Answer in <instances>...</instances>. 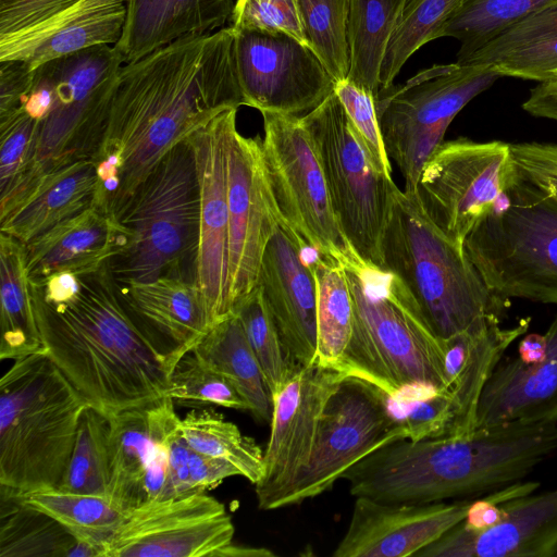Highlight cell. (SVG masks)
Returning a JSON list of instances; mask_svg holds the SVG:
<instances>
[{
  "instance_id": "obj_1",
  "label": "cell",
  "mask_w": 557,
  "mask_h": 557,
  "mask_svg": "<svg viewBox=\"0 0 557 557\" xmlns=\"http://www.w3.org/2000/svg\"><path fill=\"white\" fill-rule=\"evenodd\" d=\"M240 106L233 26L178 39L124 63L100 146L124 158L112 216L170 149L216 114Z\"/></svg>"
},
{
  "instance_id": "obj_2",
  "label": "cell",
  "mask_w": 557,
  "mask_h": 557,
  "mask_svg": "<svg viewBox=\"0 0 557 557\" xmlns=\"http://www.w3.org/2000/svg\"><path fill=\"white\" fill-rule=\"evenodd\" d=\"M79 276V293L64 301L33 290L45 351L86 403L109 417L169 396L171 371L123 304L108 264Z\"/></svg>"
},
{
  "instance_id": "obj_3",
  "label": "cell",
  "mask_w": 557,
  "mask_h": 557,
  "mask_svg": "<svg viewBox=\"0 0 557 557\" xmlns=\"http://www.w3.org/2000/svg\"><path fill=\"white\" fill-rule=\"evenodd\" d=\"M557 451V423H506L462 436L391 442L342 479L354 497L388 503L475 498L521 481Z\"/></svg>"
},
{
  "instance_id": "obj_4",
  "label": "cell",
  "mask_w": 557,
  "mask_h": 557,
  "mask_svg": "<svg viewBox=\"0 0 557 557\" xmlns=\"http://www.w3.org/2000/svg\"><path fill=\"white\" fill-rule=\"evenodd\" d=\"M88 406L46 351L14 360L0 380V487L59 488Z\"/></svg>"
},
{
  "instance_id": "obj_5",
  "label": "cell",
  "mask_w": 557,
  "mask_h": 557,
  "mask_svg": "<svg viewBox=\"0 0 557 557\" xmlns=\"http://www.w3.org/2000/svg\"><path fill=\"white\" fill-rule=\"evenodd\" d=\"M354 306L345 373L399 397L411 387L445 389L444 341L393 272L357 260L344 265Z\"/></svg>"
},
{
  "instance_id": "obj_6",
  "label": "cell",
  "mask_w": 557,
  "mask_h": 557,
  "mask_svg": "<svg viewBox=\"0 0 557 557\" xmlns=\"http://www.w3.org/2000/svg\"><path fill=\"white\" fill-rule=\"evenodd\" d=\"M383 269L396 274L443 341L483 319L502 321L510 301L495 294L431 220L417 191L396 189L382 240Z\"/></svg>"
},
{
  "instance_id": "obj_7",
  "label": "cell",
  "mask_w": 557,
  "mask_h": 557,
  "mask_svg": "<svg viewBox=\"0 0 557 557\" xmlns=\"http://www.w3.org/2000/svg\"><path fill=\"white\" fill-rule=\"evenodd\" d=\"M199 207L195 152L186 138L160 159L113 215L117 251L108 269L114 282L184 276L182 267L196 260Z\"/></svg>"
},
{
  "instance_id": "obj_8",
  "label": "cell",
  "mask_w": 557,
  "mask_h": 557,
  "mask_svg": "<svg viewBox=\"0 0 557 557\" xmlns=\"http://www.w3.org/2000/svg\"><path fill=\"white\" fill-rule=\"evenodd\" d=\"M463 247L498 296L557 305V201L521 171Z\"/></svg>"
},
{
  "instance_id": "obj_9",
  "label": "cell",
  "mask_w": 557,
  "mask_h": 557,
  "mask_svg": "<svg viewBox=\"0 0 557 557\" xmlns=\"http://www.w3.org/2000/svg\"><path fill=\"white\" fill-rule=\"evenodd\" d=\"M122 65L113 45H98L36 67L50 87L51 106L39 123L30 166L16 186L0 198V207L13 201L45 172L96 156L104 138Z\"/></svg>"
},
{
  "instance_id": "obj_10",
  "label": "cell",
  "mask_w": 557,
  "mask_h": 557,
  "mask_svg": "<svg viewBox=\"0 0 557 557\" xmlns=\"http://www.w3.org/2000/svg\"><path fill=\"white\" fill-rule=\"evenodd\" d=\"M499 77L490 64H434L379 90L375 107L384 146L406 191H417L424 164L455 116Z\"/></svg>"
},
{
  "instance_id": "obj_11",
  "label": "cell",
  "mask_w": 557,
  "mask_h": 557,
  "mask_svg": "<svg viewBox=\"0 0 557 557\" xmlns=\"http://www.w3.org/2000/svg\"><path fill=\"white\" fill-rule=\"evenodd\" d=\"M301 120L346 239L364 263L383 269L382 240L398 187L376 169L334 91Z\"/></svg>"
},
{
  "instance_id": "obj_12",
  "label": "cell",
  "mask_w": 557,
  "mask_h": 557,
  "mask_svg": "<svg viewBox=\"0 0 557 557\" xmlns=\"http://www.w3.org/2000/svg\"><path fill=\"white\" fill-rule=\"evenodd\" d=\"M261 114L262 158L282 222L309 248L343 267L361 260L341 228L319 156L301 116Z\"/></svg>"
},
{
  "instance_id": "obj_13",
  "label": "cell",
  "mask_w": 557,
  "mask_h": 557,
  "mask_svg": "<svg viewBox=\"0 0 557 557\" xmlns=\"http://www.w3.org/2000/svg\"><path fill=\"white\" fill-rule=\"evenodd\" d=\"M389 399L364 380L345 377L324 406L308 465L281 495L274 509L323 494L373 450L405 440L400 420L389 410Z\"/></svg>"
},
{
  "instance_id": "obj_14",
  "label": "cell",
  "mask_w": 557,
  "mask_h": 557,
  "mask_svg": "<svg viewBox=\"0 0 557 557\" xmlns=\"http://www.w3.org/2000/svg\"><path fill=\"white\" fill-rule=\"evenodd\" d=\"M509 143L444 140L424 164L417 194L435 225L463 247L519 175Z\"/></svg>"
},
{
  "instance_id": "obj_15",
  "label": "cell",
  "mask_w": 557,
  "mask_h": 557,
  "mask_svg": "<svg viewBox=\"0 0 557 557\" xmlns=\"http://www.w3.org/2000/svg\"><path fill=\"white\" fill-rule=\"evenodd\" d=\"M235 58L244 106L261 113L299 116L334 91L315 52L288 35L235 29Z\"/></svg>"
},
{
  "instance_id": "obj_16",
  "label": "cell",
  "mask_w": 557,
  "mask_h": 557,
  "mask_svg": "<svg viewBox=\"0 0 557 557\" xmlns=\"http://www.w3.org/2000/svg\"><path fill=\"white\" fill-rule=\"evenodd\" d=\"M234 533L225 506L206 493L154 499L124 513L102 557H220Z\"/></svg>"
},
{
  "instance_id": "obj_17",
  "label": "cell",
  "mask_w": 557,
  "mask_h": 557,
  "mask_svg": "<svg viewBox=\"0 0 557 557\" xmlns=\"http://www.w3.org/2000/svg\"><path fill=\"white\" fill-rule=\"evenodd\" d=\"M228 290L232 312L258 282L265 247L282 222L268 182L260 137L227 134Z\"/></svg>"
},
{
  "instance_id": "obj_18",
  "label": "cell",
  "mask_w": 557,
  "mask_h": 557,
  "mask_svg": "<svg viewBox=\"0 0 557 557\" xmlns=\"http://www.w3.org/2000/svg\"><path fill=\"white\" fill-rule=\"evenodd\" d=\"M237 108L216 114L188 138L193 145L199 183V237L195 260L197 282L212 322L230 313L227 134Z\"/></svg>"
},
{
  "instance_id": "obj_19",
  "label": "cell",
  "mask_w": 557,
  "mask_h": 557,
  "mask_svg": "<svg viewBox=\"0 0 557 557\" xmlns=\"http://www.w3.org/2000/svg\"><path fill=\"white\" fill-rule=\"evenodd\" d=\"M345 374L317 363L297 366L272 397L271 432L264 469L255 484L258 507L273 510L275 503L311 457L318 424L329 397Z\"/></svg>"
},
{
  "instance_id": "obj_20",
  "label": "cell",
  "mask_w": 557,
  "mask_h": 557,
  "mask_svg": "<svg viewBox=\"0 0 557 557\" xmlns=\"http://www.w3.org/2000/svg\"><path fill=\"white\" fill-rule=\"evenodd\" d=\"M315 252L281 222L265 247L257 282L289 359L300 367L317 362Z\"/></svg>"
},
{
  "instance_id": "obj_21",
  "label": "cell",
  "mask_w": 557,
  "mask_h": 557,
  "mask_svg": "<svg viewBox=\"0 0 557 557\" xmlns=\"http://www.w3.org/2000/svg\"><path fill=\"white\" fill-rule=\"evenodd\" d=\"M180 420L170 396L110 417L107 497L122 511L160 498L166 476V442Z\"/></svg>"
},
{
  "instance_id": "obj_22",
  "label": "cell",
  "mask_w": 557,
  "mask_h": 557,
  "mask_svg": "<svg viewBox=\"0 0 557 557\" xmlns=\"http://www.w3.org/2000/svg\"><path fill=\"white\" fill-rule=\"evenodd\" d=\"M473 498L454 503H388L355 497L334 557L416 556L467 516Z\"/></svg>"
},
{
  "instance_id": "obj_23",
  "label": "cell",
  "mask_w": 557,
  "mask_h": 557,
  "mask_svg": "<svg viewBox=\"0 0 557 557\" xmlns=\"http://www.w3.org/2000/svg\"><path fill=\"white\" fill-rule=\"evenodd\" d=\"M495 525L472 531L456 524L421 549L419 557H554L557 548V487L503 503Z\"/></svg>"
},
{
  "instance_id": "obj_24",
  "label": "cell",
  "mask_w": 557,
  "mask_h": 557,
  "mask_svg": "<svg viewBox=\"0 0 557 557\" xmlns=\"http://www.w3.org/2000/svg\"><path fill=\"white\" fill-rule=\"evenodd\" d=\"M115 285L132 318L171 372L212 326L194 278L163 275Z\"/></svg>"
},
{
  "instance_id": "obj_25",
  "label": "cell",
  "mask_w": 557,
  "mask_h": 557,
  "mask_svg": "<svg viewBox=\"0 0 557 557\" xmlns=\"http://www.w3.org/2000/svg\"><path fill=\"white\" fill-rule=\"evenodd\" d=\"M126 15V0H79L57 15L0 38V60L40 64L98 45H115Z\"/></svg>"
},
{
  "instance_id": "obj_26",
  "label": "cell",
  "mask_w": 557,
  "mask_h": 557,
  "mask_svg": "<svg viewBox=\"0 0 557 557\" xmlns=\"http://www.w3.org/2000/svg\"><path fill=\"white\" fill-rule=\"evenodd\" d=\"M544 335L546 354L539 362L527 364L516 357L496 367L481 395L475 429L557 423V314Z\"/></svg>"
},
{
  "instance_id": "obj_27",
  "label": "cell",
  "mask_w": 557,
  "mask_h": 557,
  "mask_svg": "<svg viewBox=\"0 0 557 557\" xmlns=\"http://www.w3.org/2000/svg\"><path fill=\"white\" fill-rule=\"evenodd\" d=\"M499 320L483 319L444 341L445 391L453 399L454 421L447 436H462L475 429L481 395L507 348L529 330L531 319L502 327Z\"/></svg>"
},
{
  "instance_id": "obj_28",
  "label": "cell",
  "mask_w": 557,
  "mask_h": 557,
  "mask_svg": "<svg viewBox=\"0 0 557 557\" xmlns=\"http://www.w3.org/2000/svg\"><path fill=\"white\" fill-rule=\"evenodd\" d=\"M96 186L94 159L47 171L12 202L0 208V231L26 244L91 207Z\"/></svg>"
},
{
  "instance_id": "obj_29",
  "label": "cell",
  "mask_w": 557,
  "mask_h": 557,
  "mask_svg": "<svg viewBox=\"0 0 557 557\" xmlns=\"http://www.w3.org/2000/svg\"><path fill=\"white\" fill-rule=\"evenodd\" d=\"M235 0H126V15L114 49L123 64L178 39L222 28Z\"/></svg>"
},
{
  "instance_id": "obj_30",
  "label": "cell",
  "mask_w": 557,
  "mask_h": 557,
  "mask_svg": "<svg viewBox=\"0 0 557 557\" xmlns=\"http://www.w3.org/2000/svg\"><path fill=\"white\" fill-rule=\"evenodd\" d=\"M117 235L114 218L94 207L64 220L24 244L30 282L60 271L85 275L102 269L117 251Z\"/></svg>"
},
{
  "instance_id": "obj_31",
  "label": "cell",
  "mask_w": 557,
  "mask_h": 557,
  "mask_svg": "<svg viewBox=\"0 0 557 557\" xmlns=\"http://www.w3.org/2000/svg\"><path fill=\"white\" fill-rule=\"evenodd\" d=\"M0 358L18 359L45 351L36 320L24 244L0 235Z\"/></svg>"
},
{
  "instance_id": "obj_32",
  "label": "cell",
  "mask_w": 557,
  "mask_h": 557,
  "mask_svg": "<svg viewBox=\"0 0 557 557\" xmlns=\"http://www.w3.org/2000/svg\"><path fill=\"white\" fill-rule=\"evenodd\" d=\"M203 364L230 379L259 421H271L272 397L260 363L235 312L213 324L193 348Z\"/></svg>"
},
{
  "instance_id": "obj_33",
  "label": "cell",
  "mask_w": 557,
  "mask_h": 557,
  "mask_svg": "<svg viewBox=\"0 0 557 557\" xmlns=\"http://www.w3.org/2000/svg\"><path fill=\"white\" fill-rule=\"evenodd\" d=\"M317 364L346 375L345 364L354 329V306L344 267L315 252ZM347 376V375H346Z\"/></svg>"
},
{
  "instance_id": "obj_34",
  "label": "cell",
  "mask_w": 557,
  "mask_h": 557,
  "mask_svg": "<svg viewBox=\"0 0 557 557\" xmlns=\"http://www.w3.org/2000/svg\"><path fill=\"white\" fill-rule=\"evenodd\" d=\"M406 0H349L347 79L376 97L380 69Z\"/></svg>"
},
{
  "instance_id": "obj_35",
  "label": "cell",
  "mask_w": 557,
  "mask_h": 557,
  "mask_svg": "<svg viewBox=\"0 0 557 557\" xmlns=\"http://www.w3.org/2000/svg\"><path fill=\"white\" fill-rule=\"evenodd\" d=\"M12 496L50 516L76 539L95 546L100 557L107 541L125 513L107 496L72 493L59 488Z\"/></svg>"
},
{
  "instance_id": "obj_36",
  "label": "cell",
  "mask_w": 557,
  "mask_h": 557,
  "mask_svg": "<svg viewBox=\"0 0 557 557\" xmlns=\"http://www.w3.org/2000/svg\"><path fill=\"white\" fill-rule=\"evenodd\" d=\"M555 3L557 0H462L437 38L459 40L457 62L462 63L506 29Z\"/></svg>"
},
{
  "instance_id": "obj_37",
  "label": "cell",
  "mask_w": 557,
  "mask_h": 557,
  "mask_svg": "<svg viewBox=\"0 0 557 557\" xmlns=\"http://www.w3.org/2000/svg\"><path fill=\"white\" fill-rule=\"evenodd\" d=\"M178 429L196 451L230 462L252 484L262 478L264 453L260 446L215 410L194 409L181 418Z\"/></svg>"
},
{
  "instance_id": "obj_38",
  "label": "cell",
  "mask_w": 557,
  "mask_h": 557,
  "mask_svg": "<svg viewBox=\"0 0 557 557\" xmlns=\"http://www.w3.org/2000/svg\"><path fill=\"white\" fill-rule=\"evenodd\" d=\"M0 557H71L77 539L50 516L1 493Z\"/></svg>"
},
{
  "instance_id": "obj_39",
  "label": "cell",
  "mask_w": 557,
  "mask_h": 557,
  "mask_svg": "<svg viewBox=\"0 0 557 557\" xmlns=\"http://www.w3.org/2000/svg\"><path fill=\"white\" fill-rule=\"evenodd\" d=\"M109 433L110 417L88 405L81 416L73 453L59 490L107 496Z\"/></svg>"
},
{
  "instance_id": "obj_40",
  "label": "cell",
  "mask_w": 557,
  "mask_h": 557,
  "mask_svg": "<svg viewBox=\"0 0 557 557\" xmlns=\"http://www.w3.org/2000/svg\"><path fill=\"white\" fill-rule=\"evenodd\" d=\"M461 2L406 0L380 69V89L394 83L404 64L418 49L437 38L440 29Z\"/></svg>"
},
{
  "instance_id": "obj_41",
  "label": "cell",
  "mask_w": 557,
  "mask_h": 557,
  "mask_svg": "<svg viewBox=\"0 0 557 557\" xmlns=\"http://www.w3.org/2000/svg\"><path fill=\"white\" fill-rule=\"evenodd\" d=\"M263 372L271 397L276 395L297 367L289 359L275 323L257 285L233 309Z\"/></svg>"
},
{
  "instance_id": "obj_42",
  "label": "cell",
  "mask_w": 557,
  "mask_h": 557,
  "mask_svg": "<svg viewBox=\"0 0 557 557\" xmlns=\"http://www.w3.org/2000/svg\"><path fill=\"white\" fill-rule=\"evenodd\" d=\"M298 5L309 47L335 82L346 78L349 0H298Z\"/></svg>"
},
{
  "instance_id": "obj_43",
  "label": "cell",
  "mask_w": 557,
  "mask_h": 557,
  "mask_svg": "<svg viewBox=\"0 0 557 557\" xmlns=\"http://www.w3.org/2000/svg\"><path fill=\"white\" fill-rule=\"evenodd\" d=\"M169 396L180 405H219L247 410L249 406L235 384L199 361L191 352L182 358L170 374Z\"/></svg>"
},
{
  "instance_id": "obj_44",
  "label": "cell",
  "mask_w": 557,
  "mask_h": 557,
  "mask_svg": "<svg viewBox=\"0 0 557 557\" xmlns=\"http://www.w3.org/2000/svg\"><path fill=\"white\" fill-rule=\"evenodd\" d=\"M38 126L24 110L0 120V198L16 186L30 166Z\"/></svg>"
},
{
  "instance_id": "obj_45",
  "label": "cell",
  "mask_w": 557,
  "mask_h": 557,
  "mask_svg": "<svg viewBox=\"0 0 557 557\" xmlns=\"http://www.w3.org/2000/svg\"><path fill=\"white\" fill-rule=\"evenodd\" d=\"M334 92L376 169L391 176V161L384 146L373 94L347 78L335 82Z\"/></svg>"
},
{
  "instance_id": "obj_46",
  "label": "cell",
  "mask_w": 557,
  "mask_h": 557,
  "mask_svg": "<svg viewBox=\"0 0 557 557\" xmlns=\"http://www.w3.org/2000/svg\"><path fill=\"white\" fill-rule=\"evenodd\" d=\"M231 21L235 29L285 34L308 45L298 0H235Z\"/></svg>"
},
{
  "instance_id": "obj_47",
  "label": "cell",
  "mask_w": 557,
  "mask_h": 557,
  "mask_svg": "<svg viewBox=\"0 0 557 557\" xmlns=\"http://www.w3.org/2000/svg\"><path fill=\"white\" fill-rule=\"evenodd\" d=\"M556 35L557 3L515 24L459 64H491L515 48Z\"/></svg>"
},
{
  "instance_id": "obj_48",
  "label": "cell",
  "mask_w": 557,
  "mask_h": 557,
  "mask_svg": "<svg viewBox=\"0 0 557 557\" xmlns=\"http://www.w3.org/2000/svg\"><path fill=\"white\" fill-rule=\"evenodd\" d=\"M454 421V405L445 389L428 388L408 409L400 424L405 440L419 442L447 436Z\"/></svg>"
},
{
  "instance_id": "obj_49",
  "label": "cell",
  "mask_w": 557,
  "mask_h": 557,
  "mask_svg": "<svg viewBox=\"0 0 557 557\" xmlns=\"http://www.w3.org/2000/svg\"><path fill=\"white\" fill-rule=\"evenodd\" d=\"M490 65L500 77L549 82L557 76V35L515 48Z\"/></svg>"
},
{
  "instance_id": "obj_50",
  "label": "cell",
  "mask_w": 557,
  "mask_h": 557,
  "mask_svg": "<svg viewBox=\"0 0 557 557\" xmlns=\"http://www.w3.org/2000/svg\"><path fill=\"white\" fill-rule=\"evenodd\" d=\"M516 164L535 186L557 201V144H510Z\"/></svg>"
},
{
  "instance_id": "obj_51",
  "label": "cell",
  "mask_w": 557,
  "mask_h": 557,
  "mask_svg": "<svg viewBox=\"0 0 557 557\" xmlns=\"http://www.w3.org/2000/svg\"><path fill=\"white\" fill-rule=\"evenodd\" d=\"M79 0H0V38L37 25Z\"/></svg>"
},
{
  "instance_id": "obj_52",
  "label": "cell",
  "mask_w": 557,
  "mask_h": 557,
  "mask_svg": "<svg viewBox=\"0 0 557 557\" xmlns=\"http://www.w3.org/2000/svg\"><path fill=\"white\" fill-rule=\"evenodd\" d=\"M166 449V476L159 499L181 498L194 495L195 493L189 474L190 446L182 436L178 425L170 433Z\"/></svg>"
},
{
  "instance_id": "obj_53",
  "label": "cell",
  "mask_w": 557,
  "mask_h": 557,
  "mask_svg": "<svg viewBox=\"0 0 557 557\" xmlns=\"http://www.w3.org/2000/svg\"><path fill=\"white\" fill-rule=\"evenodd\" d=\"M34 70L22 60H0V120L23 110Z\"/></svg>"
},
{
  "instance_id": "obj_54",
  "label": "cell",
  "mask_w": 557,
  "mask_h": 557,
  "mask_svg": "<svg viewBox=\"0 0 557 557\" xmlns=\"http://www.w3.org/2000/svg\"><path fill=\"white\" fill-rule=\"evenodd\" d=\"M189 474L195 494L216 487L226 478L239 475L238 470L224 460L215 459L190 447Z\"/></svg>"
},
{
  "instance_id": "obj_55",
  "label": "cell",
  "mask_w": 557,
  "mask_h": 557,
  "mask_svg": "<svg viewBox=\"0 0 557 557\" xmlns=\"http://www.w3.org/2000/svg\"><path fill=\"white\" fill-rule=\"evenodd\" d=\"M545 354L546 338L544 334H528L519 343L518 358L523 363H536L544 358Z\"/></svg>"
},
{
  "instance_id": "obj_56",
  "label": "cell",
  "mask_w": 557,
  "mask_h": 557,
  "mask_svg": "<svg viewBox=\"0 0 557 557\" xmlns=\"http://www.w3.org/2000/svg\"><path fill=\"white\" fill-rule=\"evenodd\" d=\"M275 554L264 547H249L232 543L220 555V557H272Z\"/></svg>"
},
{
  "instance_id": "obj_57",
  "label": "cell",
  "mask_w": 557,
  "mask_h": 557,
  "mask_svg": "<svg viewBox=\"0 0 557 557\" xmlns=\"http://www.w3.org/2000/svg\"><path fill=\"white\" fill-rule=\"evenodd\" d=\"M534 112L537 117L557 122V97L543 94L535 102Z\"/></svg>"
},
{
  "instance_id": "obj_58",
  "label": "cell",
  "mask_w": 557,
  "mask_h": 557,
  "mask_svg": "<svg viewBox=\"0 0 557 557\" xmlns=\"http://www.w3.org/2000/svg\"><path fill=\"white\" fill-rule=\"evenodd\" d=\"M537 87L544 92L557 97V77L549 82L541 83Z\"/></svg>"
},
{
  "instance_id": "obj_59",
  "label": "cell",
  "mask_w": 557,
  "mask_h": 557,
  "mask_svg": "<svg viewBox=\"0 0 557 557\" xmlns=\"http://www.w3.org/2000/svg\"><path fill=\"white\" fill-rule=\"evenodd\" d=\"M554 557H557V548H556V552H555V555H554Z\"/></svg>"
},
{
  "instance_id": "obj_60",
  "label": "cell",
  "mask_w": 557,
  "mask_h": 557,
  "mask_svg": "<svg viewBox=\"0 0 557 557\" xmlns=\"http://www.w3.org/2000/svg\"><path fill=\"white\" fill-rule=\"evenodd\" d=\"M556 77H557V76H556ZM556 77H555V78H556Z\"/></svg>"
}]
</instances>
